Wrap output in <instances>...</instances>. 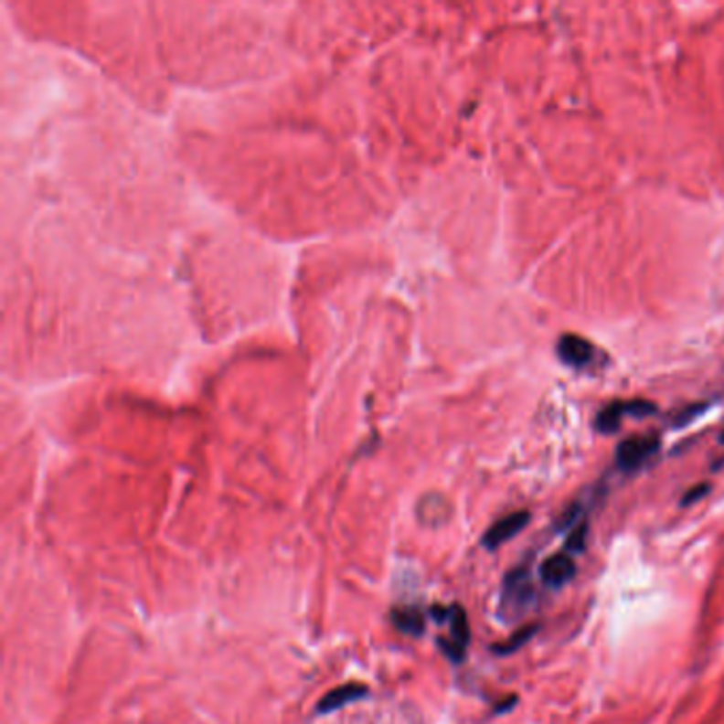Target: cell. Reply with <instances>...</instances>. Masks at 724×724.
I'll use <instances>...</instances> for the list:
<instances>
[{
  "label": "cell",
  "mask_w": 724,
  "mask_h": 724,
  "mask_svg": "<svg viewBox=\"0 0 724 724\" xmlns=\"http://www.w3.org/2000/svg\"><path fill=\"white\" fill-rule=\"evenodd\" d=\"M393 623L408 635H421L425 629V618L419 610L406 608L393 612Z\"/></svg>",
  "instance_id": "obj_9"
},
{
  "label": "cell",
  "mask_w": 724,
  "mask_h": 724,
  "mask_svg": "<svg viewBox=\"0 0 724 724\" xmlns=\"http://www.w3.org/2000/svg\"><path fill=\"white\" fill-rule=\"evenodd\" d=\"M708 491H709V484H697L695 489H690L687 495L682 497V504L684 506H688V504H695V502H699V499L703 497V495H708Z\"/></svg>",
  "instance_id": "obj_12"
},
{
  "label": "cell",
  "mask_w": 724,
  "mask_h": 724,
  "mask_svg": "<svg viewBox=\"0 0 724 724\" xmlns=\"http://www.w3.org/2000/svg\"><path fill=\"white\" fill-rule=\"evenodd\" d=\"M587 533H589L587 523H578L571 527L570 536H568V539H565V552H570V555L582 552L584 546H587Z\"/></svg>",
  "instance_id": "obj_11"
},
{
  "label": "cell",
  "mask_w": 724,
  "mask_h": 724,
  "mask_svg": "<svg viewBox=\"0 0 724 724\" xmlns=\"http://www.w3.org/2000/svg\"><path fill=\"white\" fill-rule=\"evenodd\" d=\"M658 449H661V438L658 436H637L629 438L618 444L616 449V465L623 472H635L642 465H646L653 459Z\"/></svg>",
  "instance_id": "obj_3"
},
{
  "label": "cell",
  "mask_w": 724,
  "mask_h": 724,
  "mask_svg": "<svg viewBox=\"0 0 724 724\" xmlns=\"http://www.w3.org/2000/svg\"><path fill=\"white\" fill-rule=\"evenodd\" d=\"M574 574H576V563L570 552L565 550L559 552L555 557L546 559L542 568H539V578H542V582L555 589L568 584L571 578H574Z\"/></svg>",
  "instance_id": "obj_7"
},
{
  "label": "cell",
  "mask_w": 724,
  "mask_h": 724,
  "mask_svg": "<svg viewBox=\"0 0 724 724\" xmlns=\"http://www.w3.org/2000/svg\"><path fill=\"white\" fill-rule=\"evenodd\" d=\"M529 521H531L529 512H512V515L499 518L497 523H493L489 529H486L483 544L489 550H495L502 544L510 542V539L515 536H518V533H521L525 527L529 525Z\"/></svg>",
  "instance_id": "obj_6"
},
{
  "label": "cell",
  "mask_w": 724,
  "mask_h": 724,
  "mask_svg": "<svg viewBox=\"0 0 724 724\" xmlns=\"http://www.w3.org/2000/svg\"><path fill=\"white\" fill-rule=\"evenodd\" d=\"M656 412V404L648 399H621V401H612L603 408L602 412L597 414L595 419V430L599 433H605V436H612L621 430V423L624 417H635L644 419L650 417V414Z\"/></svg>",
  "instance_id": "obj_2"
},
{
  "label": "cell",
  "mask_w": 724,
  "mask_h": 724,
  "mask_svg": "<svg viewBox=\"0 0 724 724\" xmlns=\"http://www.w3.org/2000/svg\"><path fill=\"white\" fill-rule=\"evenodd\" d=\"M531 599V580L529 571L525 568H516L506 576L504 582V597L502 610L506 614H521Z\"/></svg>",
  "instance_id": "obj_5"
},
{
  "label": "cell",
  "mask_w": 724,
  "mask_h": 724,
  "mask_svg": "<svg viewBox=\"0 0 724 724\" xmlns=\"http://www.w3.org/2000/svg\"><path fill=\"white\" fill-rule=\"evenodd\" d=\"M431 614L438 618V623L449 624V635H444L440 640V648L442 653L451 658V661H463L465 648L470 644V624H467V616L463 608L459 605H451V608H433Z\"/></svg>",
  "instance_id": "obj_1"
},
{
  "label": "cell",
  "mask_w": 724,
  "mask_h": 724,
  "mask_svg": "<svg viewBox=\"0 0 724 724\" xmlns=\"http://www.w3.org/2000/svg\"><path fill=\"white\" fill-rule=\"evenodd\" d=\"M557 355L565 366L574 370H587L597 361L595 345L578 334H563L557 342Z\"/></svg>",
  "instance_id": "obj_4"
},
{
  "label": "cell",
  "mask_w": 724,
  "mask_h": 724,
  "mask_svg": "<svg viewBox=\"0 0 724 724\" xmlns=\"http://www.w3.org/2000/svg\"><path fill=\"white\" fill-rule=\"evenodd\" d=\"M720 440H722V442H724V433H722V436H720Z\"/></svg>",
  "instance_id": "obj_14"
},
{
  "label": "cell",
  "mask_w": 724,
  "mask_h": 724,
  "mask_svg": "<svg viewBox=\"0 0 724 724\" xmlns=\"http://www.w3.org/2000/svg\"><path fill=\"white\" fill-rule=\"evenodd\" d=\"M364 695H366V687H355V684H351V687H340V688L332 690V693H329L325 699L321 701L319 712H325V714L334 712V709L346 706V703L361 699Z\"/></svg>",
  "instance_id": "obj_8"
},
{
  "label": "cell",
  "mask_w": 724,
  "mask_h": 724,
  "mask_svg": "<svg viewBox=\"0 0 724 724\" xmlns=\"http://www.w3.org/2000/svg\"><path fill=\"white\" fill-rule=\"evenodd\" d=\"M703 408H706V406H703V404H699V406H690V408H687V410H684V412H680V414H677V419H676V425H677V427H682V425H687V423H688V421H693V419L697 417V414H701V412H703Z\"/></svg>",
  "instance_id": "obj_13"
},
{
  "label": "cell",
  "mask_w": 724,
  "mask_h": 724,
  "mask_svg": "<svg viewBox=\"0 0 724 724\" xmlns=\"http://www.w3.org/2000/svg\"><path fill=\"white\" fill-rule=\"evenodd\" d=\"M536 627H533V624H529V627H523L521 631H518V634H515L510 637L508 642H504V644H499V646H495L493 650H495L497 655H512V653H516L518 648H523L527 642L531 640L533 637V634H536Z\"/></svg>",
  "instance_id": "obj_10"
}]
</instances>
